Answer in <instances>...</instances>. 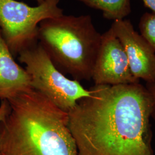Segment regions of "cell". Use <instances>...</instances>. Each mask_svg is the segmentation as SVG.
I'll return each instance as SVG.
<instances>
[{"label": "cell", "instance_id": "obj_1", "mask_svg": "<svg viewBox=\"0 0 155 155\" xmlns=\"http://www.w3.org/2000/svg\"><path fill=\"white\" fill-rule=\"evenodd\" d=\"M68 113L78 155H154L152 104L140 83L94 85Z\"/></svg>", "mask_w": 155, "mask_h": 155}, {"label": "cell", "instance_id": "obj_2", "mask_svg": "<svg viewBox=\"0 0 155 155\" xmlns=\"http://www.w3.org/2000/svg\"><path fill=\"white\" fill-rule=\"evenodd\" d=\"M0 122V155H78L68 113L32 89L8 100Z\"/></svg>", "mask_w": 155, "mask_h": 155}, {"label": "cell", "instance_id": "obj_3", "mask_svg": "<svg viewBox=\"0 0 155 155\" xmlns=\"http://www.w3.org/2000/svg\"><path fill=\"white\" fill-rule=\"evenodd\" d=\"M101 39L90 15H63L38 27V41L53 63L79 82L91 79Z\"/></svg>", "mask_w": 155, "mask_h": 155}, {"label": "cell", "instance_id": "obj_4", "mask_svg": "<svg viewBox=\"0 0 155 155\" xmlns=\"http://www.w3.org/2000/svg\"><path fill=\"white\" fill-rule=\"evenodd\" d=\"M18 59L25 65L32 89L65 112L68 113L79 100L91 94V89L58 69L39 41L22 51Z\"/></svg>", "mask_w": 155, "mask_h": 155}, {"label": "cell", "instance_id": "obj_5", "mask_svg": "<svg viewBox=\"0 0 155 155\" xmlns=\"http://www.w3.org/2000/svg\"><path fill=\"white\" fill-rule=\"evenodd\" d=\"M59 1L45 0L32 7L16 0H0V30L13 57L38 42L40 22L64 15Z\"/></svg>", "mask_w": 155, "mask_h": 155}, {"label": "cell", "instance_id": "obj_6", "mask_svg": "<svg viewBox=\"0 0 155 155\" xmlns=\"http://www.w3.org/2000/svg\"><path fill=\"white\" fill-rule=\"evenodd\" d=\"M91 79L94 85L140 83V80L134 77L130 71L121 43L111 28L102 35Z\"/></svg>", "mask_w": 155, "mask_h": 155}, {"label": "cell", "instance_id": "obj_7", "mask_svg": "<svg viewBox=\"0 0 155 155\" xmlns=\"http://www.w3.org/2000/svg\"><path fill=\"white\" fill-rule=\"evenodd\" d=\"M110 28L122 44L134 77L155 83V52L147 41L129 20L114 21Z\"/></svg>", "mask_w": 155, "mask_h": 155}, {"label": "cell", "instance_id": "obj_8", "mask_svg": "<svg viewBox=\"0 0 155 155\" xmlns=\"http://www.w3.org/2000/svg\"><path fill=\"white\" fill-rule=\"evenodd\" d=\"M31 78L17 64L0 30V100H8L32 90Z\"/></svg>", "mask_w": 155, "mask_h": 155}, {"label": "cell", "instance_id": "obj_9", "mask_svg": "<svg viewBox=\"0 0 155 155\" xmlns=\"http://www.w3.org/2000/svg\"><path fill=\"white\" fill-rule=\"evenodd\" d=\"M91 8L102 12L104 17L111 20H124L131 12L130 0H77Z\"/></svg>", "mask_w": 155, "mask_h": 155}, {"label": "cell", "instance_id": "obj_10", "mask_svg": "<svg viewBox=\"0 0 155 155\" xmlns=\"http://www.w3.org/2000/svg\"><path fill=\"white\" fill-rule=\"evenodd\" d=\"M140 35L152 47L155 52V13H145L139 22Z\"/></svg>", "mask_w": 155, "mask_h": 155}, {"label": "cell", "instance_id": "obj_11", "mask_svg": "<svg viewBox=\"0 0 155 155\" xmlns=\"http://www.w3.org/2000/svg\"><path fill=\"white\" fill-rule=\"evenodd\" d=\"M146 89L150 94L152 104L151 118L155 121V83H146Z\"/></svg>", "mask_w": 155, "mask_h": 155}, {"label": "cell", "instance_id": "obj_12", "mask_svg": "<svg viewBox=\"0 0 155 155\" xmlns=\"http://www.w3.org/2000/svg\"><path fill=\"white\" fill-rule=\"evenodd\" d=\"M10 110V105L8 100H1L0 103V122L8 114Z\"/></svg>", "mask_w": 155, "mask_h": 155}, {"label": "cell", "instance_id": "obj_13", "mask_svg": "<svg viewBox=\"0 0 155 155\" xmlns=\"http://www.w3.org/2000/svg\"><path fill=\"white\" fill-rule=\"evenodd\" d=\"M143 1L144 5L151 10L152 12L155 13V0H143Z\"/></svg>", "mask_w": 155, "mask_h": 155}, {"label": "cell", "instance_id": "obj_14", "mask_svg": "<svg viewBox=\"0 0 155 155\" xmlns=\"http://www.w3.org/2000/svg\"><path fill=\"white\" fill-rule=\"evenodd\" d=\"M36 1L38 2V4H39V5H40V4H41L42 3H43L45 0H36Z\"/></svg>", "mask_w": 155, "mask_h": 155}]
</instances>
